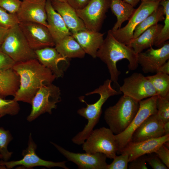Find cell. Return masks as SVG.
I'll return each mask as SVG.
<instances>
[{"label": "cell", "instance_id": "obj_28", "mask_svg": "<svg viewBox=\"0 0 169 169\" xmlns=\"http://www.w3.org/2000/svg\"><path fill=\"white\" fill-rule=\"evenodd\" d=\"M146 76L154 87L157 95L164 97L169 94V75L161 72Z\"/></svg>", "mask_w": 169, "mask_h": 169}, {"label": "cell", "instance_id": "obj_27", "mask_svg": "<svg viewBox=\"0 0 169 169\" xmlns=\"http://www.w3.org/2000/svg\"><path fill=\"white\" fill-rule=\"evenodd\" d=\"M164 16L163 8L159 5L155 10L136 26L134 31L133 39L138 37L151 26L164 20Z\"/></svg>", "mask_w": 169, "mask_h": 169}, {"label": "cell", "instance_id": "obj_23", "mask_svg": "<svg viewBox=\"0 0 169 169\" xmlns=\"http://www.w3.org/2000/svg\"><path fill=\"white\" fill-rule=\"evenodd\" d=\"M163 26V25L158 23L151 26L137 37L132 39L128 46L131 47L137 54L145 49L152 47L154 45Z\"/></svg>", "mask_w": 169, "mask_h": 169}, {"label": "cell", "instance_id": "obj_12", "mask_svg": "<svg viewBox=\"0 0 169 169\" xmlns=\"http://www.w3.org/2000/svg\"><path fill=\"white\" fill-rule=\"evenodd\" d=\"M120 91L138 101L157 95L154 87L146 76L138 73L125 78L120 87Z\"/></svg>", "mask_w": 169, "mask_h": 169}, {"label": "cell", "instance_id": "obj_35", "mask_svg": "<svg viewBox=\"0 0 169 169\" xmlns=\"http://www.w3.org/2000/svg\"><path fill=\"white\" fill-rule=\"evenodd\" d=\"M21 2V0H0V7L9 13H16Z\"/></svg>", "mask_w": 169, "mask_h": 169}, {"label": "cell", "instance_id": "obj_22", "mask_svg": "<svg viewBox=\"0 0 169 169\" xmlns=\"http://www.w3.org/2000/svg\"><path fill=\"white\" fill-rule=\"evenodd\" d=\"M36 59L43 66L50 70L56 78L62 77L64 72L59 66V63L66 61L53 47H47L34 50Z\"/></svg>", "mask_w": 169, "mask_h": 169}, {"label": "cell", "instance_id": "obj_5", "mask_svg": "<svg viewBox=\"0 0 169 169\" xmlns=\"http://www.w3.org/2000/svg\"><path fill=\"white\" fill-rule=\"evenodd\" d=\"M0 50L16 63L37 59L18 24L9 29Z\"/></svg>", "mask_w": 169, "mask_h": 169}, {"label": "cell", "instance_id": "obj_26", "mask_svg": "<svg viewBox=\"0 0 169 169\" xmlns=\"http://www.w3.org/2000/svg\"><path fill=\"white\" fill-rule=\"evenodd\" d=\"M110 8L117 18L116 22L110 29L113 31L121 28L124 22L128 21L136 9L122 0H110Z\"/></svg>", "mask_w": 169, "mask_h": 169}, {"label": "cell", "instance_id": "obj_36", "mask_svg": "<svg viewBox=\"0 0 169 169\" xmlns=\"http://www.w3.org/2000/svg\"><path fill=\"white\" fill-rule=\"evenodd\" d=\"M165 143L160 146L154 152L166 166L169 168V150Z\"/></svg>", "mask_w": 169, "mask_h": 169}, {"label": "cell", "instance_id": "obj_31", "mask_svg": "<svg viewBox=\"0 0 169 169\" xmlns=\"http://www.w3.org/2000/svg\"><path fill=\"white\" fill-rule=\"evenodd\" d=\"M20 110L18 101L13 100H6L0 97V118L7 115H14Z\"/></svg>", "mask_w": 169, "mask_h": 169}, {"label": "cell", "instance_id": "obj_2", "mask_svg": "<svg viewBox=\"0 0 169 169\" xmlns=\"http://www.w3.org/2000/svg\"><path fill=\"white\" fill-rule=\"evenodd\" d=\"M96 57L106 64L110 80L118 85V78L120 74L116 66L118 61L124 59L127 60L129 62L128 68L131 70L136 69L139 65L137 54L133 49L117 40L110 30L108 31L105 38L98 50Z\"/></svg>", "mask_w": 169, "mask_h": 169}, {"label": "cell", "instance_id": "obj_18", "mask_svg": "<svg viewBox=\"0 0 169 169\" xmlns=\"http://www.w3.org/2000/svg\"><path fill=\"white\" fill-rule=\"evenodd\" d=\"M164 124L157 113L150 115L134 131L131 141L138 142L164 136Z\"/></svg>", "mask_w": 169, "mask_h": 169}, {"label": "cell", "instance_id": "obj_3", "mask_svg": "<svg viewBox=\"0 0 169 169\" xmlns=\"http://www.w3.org/2000/svg\"><path fill=\"white\" fill-rule=\"evenodd\" d=\"M110 79H108L102 85L93 91L89 92L86 95L95 94H99V99L92 104H87L83 99H80L86 104V107H82L77 111V113L88 120V123L83 130L78 133L72 139L73 143L78 145L82 144L87 138L94 127L98 123L102 112V108L104 103L110 96L121 94L111 86Z\"/></svg>", "mask_w": 169, "mask_h": 169}, {"label": "cell", "instance_id": "obj_37", "mask_svg": "<svg viewBox=\"0 0 169 169\" xmlns=\"http://www.w3.org/2000/svg\"><path fill=\"white\" fill-rule=\"evenodd\" d=\"M16 63L0 50V71L13 68Z\"/></svg>", "mask_w": 169, "mask_h": 169}, {"label": "cell", "instance_id": "obj_45", "mask_svg": "<svg viewBox=\"0 0 169 169\" xmlns=\"http://www.w3.org/2000/svg\"><path fill=\"white\" fill-rule=\"evenodd\" d=\"M161 0H140L142 2H156L157 1H161Z\"/></svg>", "mask_w": 169, "mask_h": 169}, {"label": "cell", "instance_id": "obj_14", "mask_svg": "<svg viewBox=\"0 0 169 169\" xmlns=\"http://www.w3.org/2000/svg\"><path fill=\"white\" fill-rule=\"evenodd\" d=\"M51 143L68 161L75 164L79 169H107V157L103 153H76L67 150L54 143Z\"/></svg>", "mask_w": 169, "mask_h": 169}, {"label": "cell", "instance_id": "obj_15", "mask_svg": "<svg viewBox=\"0 0 169 169\" xmlns=\"http://www.w3.org/2000/svg\"><path fill=\"white\" fill-rule=\"evenodd\" d=\"M169 59V42L166 41L157 49L151 47L137 54L138 65L145 73H156L161 65Z\"/></svg>", "mask_w": 169, "mask_h": 169}, {"label": "cell", "instance_id": "obj_30", "mask_svg": "<svg viewBox=\"0 0 169 169\" xmlns=\"http://www.w3.org/2000/svg\"><path fill=\"white\" fill-rule=\"evenodd\" d=\"M13 139L9 131L0 127V154L4 161H8L13 154V152L9 151L7 148L8 144Z\"/></svg>", "mask_w": 169, "mask_h": 169}, {"label": "cell", "instance_id": "obj_32", "mask_svg": "<svg viewBox=\"0 0 169 169\" xmlns=\"http://www.w3.org/2000/svg\"><path fill=\"white\" fill-rule=\"evenodd\" d=\"M157 114L164 123L169 121V94L158 96L156 101Z\"/></svg>", "mask_w": 169, "mask_h": 169}, {"label": "cell", "instance_id": "obj_33", "mask_svg": "<svg viewBox=\"0 0 169 169\" xmlns=\"http://www.w3.org/2000/svg\"><path fill=\"white\" fill-rule=\"evenodd\" d=\"M19 23L16 13H9L0 7V25L9 29Z\"/></svg>", "mask_w": 169, "mask_h": 169}, {"label": "cell", "instance_id": "obj_9", "mask_svg": "<svg viewBox=\"0 0 169 169\" xmlns=\"http://www.w3.org/2000/svg\"><path fill=\"white\" fill-rule=\"evenodd\" d=\"M36 148L37 145L33 140L32 134L30 133L28 147L22 152L23 158L18 161H0V168L4 167L7 169H11L15 166H19L26 168H31L37 166H43L48 168L59 167L64 169H69L66 166V161L54 162L42 159L36 154Z\"/></svg>", "mask_w": 169, "mask_h": 169}, {"label": "cell", "instance_id": "obj_1", "mask_svg": "<svg viewBox=\"0 0 169 169\" xmlns=\"http://www.w3.org/2000/svg\"><path fill=\"white\" fill-rule=\"evenodd\" d=\"M13 69L19 75L20 83L13 99L30 105L39 89L45 84L52 83L56 78L50 70L37 59L16 63Z\"/></svg>", "mask_w": 169, "mask_h": 169}, {"label": "cell", "instance_id": "obj_21", "mask_svg": "<svg viewBox=\"0 0 169 169\" xmlns=\"http://www.w3.org/2000/svg\"><path fill=\"white\" fill-rule=\"evenodd\" d=\"M72 35L85 53L93 58L96 57L97 51L104 39V33L86 29Z\"/></svg>", "mask_w": 169, "mask_h": 169}, {"label": "cell", "instance_id": "obj_44", "mask_svg": "<svg viewBox=\"0 0 169 169\" xmlns=\"http://www.w3.org/2000/svg\"><path fill=\"white\" fill-rule=\"evenodd\" d=\"M163 130L164 135H169V121L164 123Z\"/></svg>", "mask_w": 169, "mask_h": 169}, {"label": "cell", "instance_id": "obj_19", "mask_svg": "<svg viewBox=\"0 0 169 169\" xmlns=\"http://www.w3.org/2000/svg\"><path fill=\"white\" fill-rule=\"evenodd\" d=\"M45 8L47 28L55 43L71 35L60 15L54 8L50 0H46Z\"/></svg>", "mask_w": 169, "mask_h": 169}, {"label": "cell", "instance_id": "obj_42", "mask_svg": "<svg viewBox=\"0 0 169 169\" xmlns=\"http://www.w3.org/2000/svg\"><path fill=\"white\" fill-rule=\"evenodd\" d=\"M157 72H161L169 74V60L159 67Z\"/></svg>", "mask_w": 169, "mask_h": 169}, {"label": "cell", "instance_id": "obj_10", "mask_svg": "<svg viewBox=\"0 0 169 169\" xmlns=\"http://www.w3.org/2000/svg\"><path fill=\"white\" fill-rule=\"evenodd\" d=\"M110 0H90L83 8L76 10L88 30L99 31L110 8Z\"/></svg>", "mask_w": 169, "mask_h": 169}, {"label": "cell", "instance_id": "obj_46", "mask_svg": "<svg viewBox=\"0 0 169 169\" xmlns=\"http://www.w3.org/2000/svg\"><path fill=\"white\" fill-rule=\"evenodd\" d=\"M50 0V1H59L60 2H67L66 0Z\"/></svg>", "mask_w": 169, "mask_h": 169}, {"label": "cell", "instance_id": "obj_13", "mask_svg": "<svg viewBox=\"0 0 169 169\" xmlns=\"http://www.w3.org/2000/svg\"><path fill=\"white\" fill-rule=\"evenodd\" d=\"M18 25L29 45L34 50L54 46L55 42L44 25L32 22H20Z\"/></svg>", "mask_w": 169, "mask_h": 169}, {"label": "cell", "instance_id": "obj_20", "mask_svg": "<svg viewBox=\"0 0 169 169\" xmlns=\"http://www.w3.org/2000/svg\"><path fill=\"white\" fill-rule=\"evenodd\" d=\"M51 2L54 8L60 15L72 34L86 29L76 10L67 2L53 0Z\"/></svg>", "mask_w": 169, "mask_h": 169}, {"label": "cell", "instance_id": "obj_47", "mask_svg": "<svg viewBox=\"0 0 169 169\" xmlns=\"http://www.w3.org/2000/svg\"><path fill=\"white\" fill-rule=\"evenodd\" d=\"M0 158L2 159V156L0 154Z\"/></svg>", "mask_w": 169, "mask_h": 169}, {"label": "cell", "instance_id": "obj_16", "mask_svg": "<svg viewBox=\"0 0 169 169\" xmlns=\"http://www.w3.org/2000/svg\"><path fill=\"white\" fill-rule=\"evenodd\" d=\"M46 0H22L16 13L20 22H32L48 27Z\"/></svg>", "mask_w": 169, "mask_h": 169}, {"label": "cell", "instance_id": "obj_40", "mask_svg": "<svg viewBox=\"0 0 169 169\" xmlns=\"http://www.w3.org/2000/svg\"><path fill=\"white\" fill-rule=\"evenodd\" d=\"M90 0H66L67 2L75 10L82 9L85 7Z\"/></svg>", "mask_w": 169, "mask_h": 169}, {"label": "cell", "instance_id": "obj_48", "mask_svg": "<svg viewBox=\"0 0 169 169\" xmlns=\"http://www.w3.org/2000/svg\"></svg>", "mask_w": 169, "mask_h": 169}, {"label": "cell", "instance_id": "obj_41", "mask_svg": "<svg viewBox=\"0 0 169 169\" xmlns=\"http://www.w3.org/2000/svg\"><path fill=\"white\" fill-rule=\"evenodd\" d=\"M9 28L0 25V48L3 42Z\"/></svg>", "mask_w": 169, "mask_h": 169}, {"label": "cell", "instance_id": "obj_39", "mask_svg": "<svg viewBox=\"0 0 169 169\" xmlns=\"http://www.w3.org/2000/svg\"><path fill=\"white\" fill-rule=\"evenodd\" d=\"M146 161L153 169H169L156 154L146 156Z\"/></svg>", "mask_w": 169, "mask_h": 169}, {"label": "cell", "instance_id": "obj_11", "mask_svg": "<svg viewBox=\"0 0 169 169\" xmlns=\"http://www.w3.org/2000/svg\"><path fill=\"white\" fill-rule=\"evenodd\" d=\"M160 1L141 2L135 9L126 25L115 31L110 29L114 37L120 42L128 45L133 39L136 28L157 8Z\"/></svg>", "mask_w": 169, "mask_h": 169}, {"label": "cell", "instance_id": "obj_6", "mask_svg": "<svg viewBox=\"0 0 169 169\" xmlns=\"http://www.w3.org/2000/svg\"><path fill=\"white\" fill-rule=\"evenodd\" d=\"M82 145L86 152L102 153L110 159L116 156L118 150L115 135L109 128L105 127L93 130Z\"/></svg>", "mask_w": 169, "mask_h": 169}, {"label": "cell", "instance_id": "obj_17", "mask_svg": "<svg viewBox=\"0 0 169 169\" xmlns=\"http://www.w3.org/2000/svg\"><path fill=\"white\" fill-rule=\"evenodd\" d=\"M169 140L168 135L138 142L130 141L119 154H127L129 162L141 156L154 153L160 146Z\"/></svg>", "mask_w": 169, "mask_h": 169}, {"label": "cell", "instance_id": "obj_4", "mask_svg": "<svg viewBox=\"0 0 169 169\" xmlns=\"http://www.w3.org/2000/svg\"><path fill=\"white\" fill-rule=\"evenodd\" d=\"M139 107V101L123 95L114 105L104 113L105 121L114 134L123 132L131 123Z\"/></svg>", "mask_w": 169, "mask_h": 169}, {"label": "cell", "instance_id": "obj_8", "mask_svg": "<svg viewBox=\"0 0 169 169\" xmlns=\"http://www.w3.org/2000/svg\"><path fill=\"white\" fill-rule=\"evenodd\" d=\"M157 95L139 101V107L136 115L127 128L122 132L115 135L119 153L131 141L132 136L136 129L149 116L157 113L156 101Z\"/></svg>", "mask_w": 169, "mask_h": 169}, {"label": "cell", "instance_id": "obj_25", "mask_svg": "<svg viewBox=\"0 0 169 169\" xmlns=\"http://www.w3.org/2000/svg\"><path fill=\"white\" fill-rule=\"evenodd\" d=\"M54 46L57 51L66 59L83 58L86 54L72 34L65 37L56 43Z\"/></svg>", "mask_w": 169, "mask_h": 169}, {"label": "cell", "instance_id": "obj_7", "mask_svg": "<svg viewBox=\"0 0 169 169\" xmlns=\"http://www.w3.org/2000/svg\"><path fill=\"white\" fill-rule=\"evenodd\" d=\"M59 88L52 83L43 85L33 97L31 104L32 109L27 118L29 122L34 120L41 115L57 108V104L61 100Z\"/></svg>", "mask_w": 169, "mask_h": 169}, {"label": "cell", "instance_id": "obj_34", "mask_svg": "<svg viewBox=\"0 0 169 169\" xmlns=\"http://www.w3.org/2000/svg\"><path fill=\"white\" fill-rule=\"evenodd\" d=\"M111 163L108 164L107 169H127L129 162L128 156L125 154L116 156Z\"/></svg>", "mask_w": 169, "mask_h": 169}, {"label": "cell", "instance_id": "obj_38", "mask_svg": "<svg viewBox=\"0 0 169 169\" xmlns=\"http://www.w3.org/2000/svg\"><path fill=\"white\" fill-rule=\"evenodd\" d=\"M146 155L141 156L129 162L128 168L129 169H147Z\"/></svg>", "mask_w": 169, "mask_h": 169}, {"label": "cell", "instance_id": "obj_24", "mask_svg": "<svg viewBox=\"0 0 169 169\" xmlns=\"http://www.w3.org/2000/svg\"><path fill=\"white\" fill-rule=\"evenodd\" d=\"M20 84L19 76L13 68L0 71V97H14L19 89Z\"/></svg>", "mask_w": 169, "mask_h": 169}, {"label": "cell", "instance_id": "obj_29", "mask_svg": "<svg viewBox=\"0 0 169 169\" xmlns=\"http://www.w3.org/2000/svg\"><path fill=\"white\" fill-rule=\"evenodd\" d=\"M159 5L163 8L165 13L164 25L159 33L154 45L160 48L169 39V0H161Z\"/></svg>", "mask_w": 169, "mask_h": 169}, {"label": "cell", "instance_id": "obj_43", "mask_svg": "<svg viewBox=\"0 0 169 169\" xmlns=\"http://www.w3.org/2000/svg\"><path fill=\"white\" fill-rule=\"evenodd\" d=\"M131 5L133 7H136L139 3L140 0H122Z\"/></svg>", "mask_w": 169, "mask_h": 169}]
</instances>
